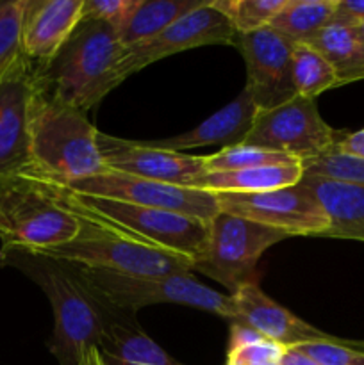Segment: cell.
I'll use <instances>...</instances> for the list:
<instances>
[{
  "mask_svg": "<svg viewBox=\"0 0 364 365\" xmlns=\"http://www.w3.org/2000/svg\"><path fill=\"white\" fill-rule=\"evenodd\" d=\"M0 262L27 274L49 298L54 312L49 348L59 365H79L84 349L98 348L118 309L86 284L75 264L14 246L0 248Z\"/></svg>",
  "mask_w": 364,
  "mask_h": 365,
  "instance_id": "1",
  "label": "cell"
},
{
  "mask_svg": "<svg viewBox=\"0 0 364 365\" xmlns=\"http://www.w3.org/2000/svg\"><path fill=\"white\" fill-rule=\"evenodd\" d=\"M38 171V170H36ZM43 175V173H41ZM45 177V175H43ZM57 200L75 214L79 232L70 242L39 253L79 264L89 269L109 273L134 274V277H166V274L191 273L195 264L188 257L159 248L134 232L106 220L82 205L68 185L45 177Z\"/></svg>",
  "mask_w": 364,
  "mask_h": 365,
  "instance_id": "2",
  "label": "cell"
},
{
  "mask_svg": "<svg viewBox=\"0 0 364 365\" xmlns=\"http://www.w3.org/2000/svg\"><path fill=\"white\" fill-rule=\"evenodd\" d=\"M98 130L82 109L64 102L36 78L29 103L32 168L70 185L107 171L96 145Z\"/></svg>",
  "mask_w": 364,
  "mask_h": 365,
  "instance_id": "3",
  "label": "cell"
},
{
  "mask_svg": "<svg viewBox=\"0 0 364 365\" xmlns=\"http://www.w3.org/2000/svg\"><path fill=\"white\" fill-rule=\"evenodd\" d=\"M125 52L113 25L81 20L49 64H34L36 78L61 100L86 113L125 81L121 77Z\"/></svg>",
  "mask_w": 364,
  "mask_h": 365,
  "instance_id": "4",
  "label": "cell"
},
{
  "mask_svg": "<svg viewBox=\"0 0 364 365\" xmlns=\"http://www.w3.org/2000/svg\"><path fill=\"white\" fill-rule=\"evenodd\" d=\"M77 232L75 214L57 200L34 168L0 178L2 246L43 252L70 242Z\"/></svg>",
  "mask_w": 364,
  "mask_h": 365,
  "instance_id": "5",
  "label": "cell"
},
{
  "mask_svg": "<svg viewBox=\"0 0 364 365\" xmlns=\"http://www.w3.org/2000/svg\"><path fill=\"white\" fill-rule=\"evenodd\" d=\"M86 284L102 296L109 305L125 312L136 314L139 309L159 303L193 307L216 314L232 321L236 316L234 299L207 285L200 284L191 273L166 274V277H134V274L109 273L89 269L75 264Z\"/></svg>",
  "mask_w": 364,
  "mask_h": 365,
  "instance_id": "6",
  "label": "cell"
},
{
  "mask_svg": "<svg viewBox=\"0 0 364 365\" xmlns=\"http://www.w3.org/2000/svg\"><path fill=\"white\" fill-rule=\"evenodd\" d=\"M288 237L284 232L220 210L209 221L207 248L193 271L213 278L232 296L246 282L256 280L253 271L263 253Z\"/></svg>",
  "mask_w": 364,
  "mask_h": 365,
  "instance_id": "7",
  "label": "cell"
},
{
  "mask_svg": "<svg viewBox=\"0 0 364 365\" xmlns=\"http://www.w3.org/2000/svg\"><path fill=\"white\" fill-rule=\"evenodd\" d=\"M338 138L339 130L321 118L316 100L295 96L273 109L259 110L245 145L284 153L303 164L334 148Z\"/></svg>",
  "mask_w": 364,
  "mask_h": 365,
  "instance_id": "8",
  "label": "cell"
},
{
  "mask_svg": "<svg viewBox=\"0 0 364 365\" xmlns=\"http://www.w3.org/2000/svg\"><path fill=\"white\" fill-rule=\"evenodd\" d=\"M75 196L93 212L134 232L159 248L188 257L193 264L206 252L209 239V223L206 221L171 210L152 209L100 196H86L79 192H75Z\"/></svg>",
  "mask_w": 364,
  "mask_h": 365,
  "instance_id": "9",
  "label": "cell"
},
{
  "mask_svg": "<svg viewBox=\"0 0 364 365\" xmlns=\"http://www.w3.org/2000/svg\"><path fill=\"white\" fill-rule=\"evenodd\" d=\"M68 187L79 195L100 196V198L118 200V202L134 203V205L171 210V212L196 217L206 223H209L220 212L218 196L214 192L132 177V175L116 173L111 170L84 178V180L74 182Z\"/></svg>",
  "mask_w": 364,
  "mask_h": 365,
  "instance_id": "10",
  "label": "cell"
},
{
  "mask_svg": "<svg viewBox=\"0 0 364 365\" xmlns=\"http://www.w3.org/2000/svg\"><path fill=\"white\" fill-rule=\"evenodd\" d=\"M221 212L234 214L293 235H321L328 230L325 216L313 192L302 180L289 187L256 195H216Z\"/></svg>",
  "mask_w": 364,
  "mask_h": 365,
  "instance_id": "11",
  "label": "cell"
},
{
  "mask_svg": "<svg viewBox=\"0 0 364 365\" xmlns=\"http://www.w3.org/2000/svg\"><path fill=\"white\" fill-rule=\"evenodd\" d=\"M234 45L245 57V89L259 110L273 109L295 98L291 77L295 43L268 25L259 31L236 34Z\"/></svg>",
  "mask_w": 364,
  "mask_h": 365,
  "instance_id": "12",
  "label": "cell"
},
{
  "mask_svg": "<svg viewBox=\"0 0 364 365\" xmlns=\"http://www.w3.org/2000/svg\"><path fill=\"white\" fill-rule=\"evenodd\" d=\"M236 31L228 18L206 0L200 7L189 11L159 36L127 48L121 63V77L143 70L148 64L173 53L207 45H234Z\"/></svg>",
  "mask_w": 364,
  "mask_h": 365,
  "instance_id": "13",
  "label": "cell"
},
{
  "mask_svg": "<svg viewBox=\"0 0 364 365\" xmlns=\"http://www.w3.org/2000/svg\"><path fill=\"white\" fill-rule=\"evenodd\" d=\"M96 145L107 170L148 180L193 187L207 173L203 155H188L156 145L127 141L98 132Z\"/></svg>",
  "mask_w": 364,
  "mask_h": 365,
  "instance_id": "14",
  "label": "cell"
},
{
  "mask_svg": "<svg viewBox=\"0 0 364 365\" xmlns=\"http://www.w3.org/2000/svg\"><path fill=\"white\" fill-rule=\"evenodd\" d=\"M34 63L24 57L0 77V178L32 166L29 145V103Z\"/></svg>",
  "mask_w": 364,
  "mask_h": 365,
  "instance_id": "15",
  "label": "cell"
},
{
  "mask_svg": "<svg viewBox=\"0 0 364 365\" xmlns=\"http://www.w3.org/2000/svg\"><path fill=\"white\" fill-rule=\"evenodd\" d=\"M84 0H25L21 52L36 66L57 56L82 20Z\"/></svg>",
  "mask_w": 364,
  "mask_h": 365,
  "instance_id": "16",
  "label": "cell"
},
{
  "mask_svg": "<svg viewBox=\"0 0 364 365\" xmlns=\"http://www.w3.org/2000/svg\"><path fill=\"white\" fill-rule=\"evenodd\" d=\"M236 316L232 321L245 323L270 341L278 342L284 348L303 344V342L325 341L330 335L305 323L285 307L264 294L257 280L246 282L232 294Z\"/></svg>",
  "mask_w": 364,
  "mask_h": 365,
  "instance_id": "17",
  "label": "cell"
},
{
  "mask_svg": "<svg viewBox=\"0 0 364 365\" xmlns=\"http://www.w3.org/2000/svg\"><path fill=\"white\" fill-rule=\"evenodd\" d=\"M257 113H259V107L253 103L248 91L243 89L231 103H227L223 109L216 110L213 116L202 121L196 128L173 135V138L163 139V141H156L152 145L182 153L184 150L200 148V146L220 145L223 148H228V146L245 145Z\"/></svg>",
  "mask_w": 364,
  "mask_h": 365,
  "instance_id": "18",
  "label": "cell"
},
{
  "mask_svg": "<svg viewBox=\"0 0 364 365\" xmlns=\"http://www.w3.org/2000/svg\"><path fill=\"white\" fill-rule=\"evenodd\" d=\"M302 184L313 192L328 217V230L323 237L364 242V184L314 175H303Z\"/></svg>",
  "mask_w": 364,
  "mask_h": 365,
  "instance_id": "19",
  "label": "cell"
},
{
  "mask_svg": "<svg viewBox=\"0 0 364 365\" xmlns=\"http://www.w3.org/2000/svg\"><path fill=\"white\" fill-rule=\"evenodd\" d=\"M107 365H182L153 342L136 321V314L118 309L98 346Z\"/></svg>",
  "mask_w": 364,
  "mask_h": 365,
  "instance_id": "20",
  "label": "cell"
},
{
  "mask_svg": "<svg viewBox=\"0 0 364 365\" xmlns=\"http://www.w3.org/2000/svg\"><path fill=\"white\" fill-rule=\"evenodd\" d=\"M302 177V164H278L241 171L206 173L193 184V187L214 195H256L295 185Z\"/></svg>",
  "mask_w": 364,
  "mask_h": 365,
  "instance_id": "21",
  "label": "cell"
},
{
  "mask_svg": "<svg viewBox=\"0 0 364 365\" xmlns=\"http://www.w3.org/2000/svg\"><path fill=\"white\" fill-rule=\"evenodd\" d=\"M203 2L206 0H138L118 29L120 41L125 48L148 41Z\"/></svg>",
  "mask_w": 364,
  "mask_h": 365,
  "instance_id": "22",
  "label": "cell"
},
{
  "mask_svg": "<svg viewBox=\"0 0 364 365\" xmlns=\"http://www.w3.org/2000/svg\"><path fill=\"white\" fill-rule=\"evenodd\" d=\"M307 45L321 53L335 71L339 86L364 81V45L353 27L332 21Z\"/></svg>",
  "mask_w": 364,
  "mask_h": 365,
  "instance_id": "23",
  "label": "cell"
},
{
  "mask_svg": "<svg viewBox=\"0 0 364 365\" xmlns=\"http://www.w3.org/2000/svg\"><path fill=\"white\" fill-rule=\"evenodd\" d=\"M335 0H285L270 27L289 41L309 43L320 31L332 24Z\"/></svg>",
  "mask_w": 364,
  "mask_h": 365,
  "instance_id": "24",
  "label": "cell"
},
{
  "mask_svg": "<svg viewBox=\"0 0 364 365\" xmlns=\"http://www.w3.org/2000/svg\"><path fill=\"white\" fill-rule=\"evenodd\" d=\"M291 77L296 96L314 100L323 91L339 88L335 71L318 50L307 43H296L293 50Z\"/></svg>",
  "mask_w": 364,
  "mask_h": 365,
  "instance_id": "25",
  "label": "cell"
},
{
  "mask_svg": "<svg viewBox=\"0 0 364 365\" xmlns=\"http://www.w3.org/2000/svg\"><path fill=\"white\" fill-rule=\"evenodd\" d=\"M207 173H223V171H241L252 168L278 166V164H300L293 157L271 152L252 145H238L221 148L213 155H203Z\"/></svg>",
  "mask_w": 364,
  "mask_h": 365,
  "instance_id": "26",
  "label": "cell"
},
{
  "mask_svg": "<svg viewBox=\"0 0 364 365\" xmlns=\"http://www.w3.org/2000/svg\"><path fill=\"white\" fill-rule=\"evenodd\" d=\"M214 7L228 18L236 34L268 27L285 0H213Z\"/></svg>",
  "mask_w": 364,
  "mask_h": 365,
  "instance_id": "27",
  "label": "cell"
},
{
  "mask_svg": "<svg viewBox=\"0 0 364 365\" xmlns=\"http://www.w3.org/2000/svg\"><path fill=\"white\" fill-rule=\"evenodd\" d=\"M25 0L0 2V77L24 59L21 52V18Z\"/></svg>",
  "mask_w": 364,
  "mask_h": 365,
  "instance_id": "28",
  "label": "cell"
},
{
  "mask_svg": "<svg viewBox=\"0 0 364 365\" xmlns=\"http://www.w3.org/2000/svg\"><path fill=\"white\" fill-rule=\"evenodd\" d=\"M303 175L330 178L339 182H352V184H364V159L339 152L338 148H330L318 159L303 163Z\"/></svg>",
  "mask_w": 364,
  "mask_h": 365,
  "instance_id": "29",
  "label": "cell"
},
{
  "mask_svg": "<svg viewBox=\"0 0 364 365\" xmlns=\"http://www.w3.org/2000/svg\"><path fill=\"white\" fill-rule=\"evenodd\" d=\"M318 365H364V342L345 341V339L328 337L325 341L303 342L293 346Z\"/></svg>",
  "mask_w": 364,
  "mask_h": 365,
  "instance_id": "30",
  "label": "cell"
},
{
  "mask_svg": "<svg viewBox=\"0 0 364 365\" xmlns=\"http://www.w3.org/2000/svg\"><path fill=\"white\" fill-rule=\"evenodd\" d=\"M138 0H84L82 20H98L120 29Z\"/></svg>",
  "mask_w": 364,
  "mask_h": 365,
  "instance_id": "31",
  "label": "cell"
},
{
  "mask_svg": "<svg viewBox=\"0 0 364 365\" xmlns=\"http://www.w3.org/2000/svg\"><path fill=\"white\" fill-rule=\"evenodd\" d=\"M285 351L284 346L278 342L264 339V341L248 344L245 348L232 349L227 353V364L225 365H259V364H278L282 353Z\"/></svg>",
  "mask_w": 364,
  "mask_h": 365,
  "instance_id": "32",
  "label": "cell"
},
{
  "mask_svg": "<svg viewBox=\"0 0 364 365\" xmlns=\"http://www.w3.org/2000/svg\"><path fill=\"white\" fill-rule=\"evenodd\" d=\"M332 21L350 27L364 24V0H335V13Z\"/></svg>",
  "mask_w": 364,
  "mask_h": 365,
  "instance_id": "33",
  "label": "cell"
},
{
  "mask_svg": "<svg viewBox=\"0 0 364 365\" xmlns=\"http://www.w3.org/2000/svg\"><path fill=\"white\" fill-rule=\"evenodd\" d=\"M231 323V337H228V351L232 349L245 348L248 344H256V342L264 341V335H261L259 331H256L253 328L246 327L245 323H239V321H228Z\"/></svg>",
  "mask_w": 364,
  "mask_h": 365,
  "instance_id": "34",
  "label": "cell"
},
{
  "mask_svg": "<svg viewBox=\"0 0 364 365\" xmlns=\"http://www.w3.org/2000/svg\"><path fill=\"white\" fill-rule=\"evenodd\" d=\"M335 148L343 153L364 159V128L357 132H339Z\"/></svg>",
  "mask_w": 364,
  "mask_h": 365,
  "instance_id": "35",
  "label": "cell"
},
{
  "mask_svg": "<svg viewBox=\"0 0 364 365\" xmlns=\"http://www.w3.org/2000/svg\"><path fill=\"white\" fill-rule=\"evenodd\" d=\"M278 365H318L310 356H307L305 353L300 351L298 348H285V351L282 353Z\"/></svg>",
  "mask_w": 364,
  "mask_h": 365,
  "instance_id": "36",
  "label": "cell"
},
{
  "mask_svg": "<svg viewBox=\"0 0 364 365\" xmlns=\"http://www.w3.org/2000/svg\"><path fill=\"white\" fill-rule=\"evenodd\" d=\"M79 365H107V364H106V360H103L100 349L93 346V348L84 349V353H82L81 362H79Z\"/></svg>",
  "mask_w": 364,
  "mask_h": 365,
  "instance_id": "37",
  "label": "cell"
},
{
  "mask_svg": "<svg viewBox=\"0 0 364 365\" xmlns=\"http://www.w3.org/2000/svg\"><path fill=\"white\" fill-rule=\"evenodd\" d=\"M353 31H355V34L359 36L360 43H363V45H364V24H359V25H355V27H353Z\"/></svg>",
  "mask_w": 364,
  "mask_h": 365,
  "instance_id": "38",
  "label": "cell"
},
{
  "mask_svg": "<svg viewBox=\"0 0 364 365\" xmlns=\"http://www.w3.org/2000/svg\"><path fill=\"white\" fill-rule=\"evenodd\" d=\"M259 365H278V364H259Z\"/></svg>",
  "mask_w": 364,
  "mask_h": 365,
  "instance_id": "39",
  "label": "cell"
}]
</instances>
